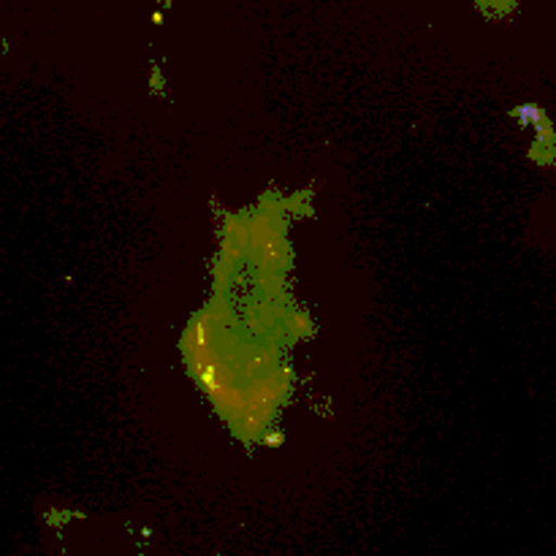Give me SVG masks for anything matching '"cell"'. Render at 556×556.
Masks as SVG:
<instances>
[{"label": "cell", "mask_w": 556, "mask_h": 556, "mask_svg": "<svg viewBox=\"0 0 556 556\" xmlns=\"http://www.w3.org/2000/svg\"><path fill=\"white\" fill-rule=\"evenodd\" d=\"M286 378L282 375H266V378H258L250 383V389H244L248 394V405L250 407H264V410H271L277 405L282 394H286Z\"/></svg>", "instance_id": "obj_1"}, {"label": "cell", "mask_w": 556, "mask_h": 556, "mask_svg": "<svg viewBox=\"0 0 556 556\" xmlns=\"http://www.w3.org/2000/svg\"><path fill=\"white\" fill-rule=\"evenodd\" d=\"M253 255L258 258V264L264 266V269H269V271L280 269V266L286 264V255H288L286 239H282L280 228H275V231H271L264 242L255 244Z\"/></svg>", "instance_id": "obj_2"}, {"label": "cell", "mask_w": 556, "mask_h": 556, "mask_svg": "<svg viewBox=\"0 0 556 556\" xmlns=\"http://www.w3.org/2000/svg\"><path fill=\"white\" fill-rule=\"evenodd\" d=\"M304 320H307V318H293V329H296V331H307L309 326L304 324Z\"/></svg>", "instance_id": "obj_3"}]
</instances>
